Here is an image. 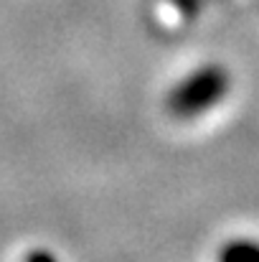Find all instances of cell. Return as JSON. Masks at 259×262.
I'll return each mask as SVG.
<instances>
[{
	"instance_id": "cell-1",
	"label": "cell",
	"mask_w": 259,
	"mask_h": 262,
	"mask_svg": "<svg viewBox=\"0 0 259 262\" xmlns=\"http://www.w3.org/2000/svg\"><path fill=\"white\" fill-rule=\"evenodd\" d=\"M229 87H231V79L221 64L198 67L196 72L185 74L168 92V99H166L168 112L180 120L198 117V115L208 112L211 107H216L226 97Z\"/></svg>"
},
{
	"instance_id": "cell-2",
	"label": "cell",
	"mask_w": 259,
	"mask_h": 262,
	"mask_svg": "<svg viewBox=\"0 0 259 262\" xmlns=\"http://www.w3.org/2000/svg\"><path fill=\"white\" fill-rule=\"evenodd\" d=\"M219 257L224 262H259V242L234 239L219 252Z\"/></svg>"
}]
</instances>
